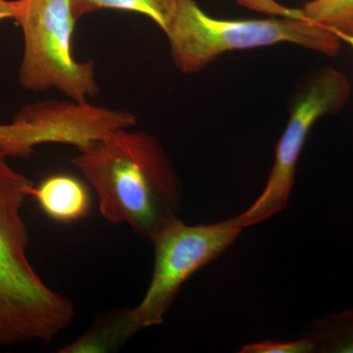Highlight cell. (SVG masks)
Returning a JSON list of instances; mask_svg holds the SVG:
<instances>
[{"label": "cell", "mask_w": 353, "mask_h": 353, "mask_svg": "<svg viewBox=\"0 0 353 353\" xmlns=\"http://www.w3.org/2000/svg\"><path fill=\"white\" fill-rule=\"evenodd\" d=\"M241 353H312L315 345L307 336L296 341H265L246 345Z\"/></svg>", "instance_id": "4fadbf2b"}, {"label": "cell", "mask_w": 353, "mask_h": 353, "mask_svg": "<svg viewBox=\"0 0 353 353\" xmlns=\"http://www.w3.org/2000/svg\"><path fill=\"white\" fill-rule=\"evenodd\" d=\"M72 163L94 190L99 212L110 224H127L152 241L179 218L182 185L152 134L117 130L79 150Z\"/></svg>", "instance_id": "6da1fadb"}, {"label": "cell", "mask_w": 353, "mask_h": 353, "mask_svg": "<svg viewBox=\"0 0 353 353\" xmlns=\"http://www.w3.org/2000/svg\"><path fill=\"white\" fill-rule=\"evenodd\" d=\"M297 17L326 28L336 36L353 37V0H311Z\"/></svg>", "instance_id": "7c38bea8"}, {"label": "cell", "mask_w": 353, "mask_h": 353, "mask_svg": "<svg viewBox=\"0 0 353 353\" xmlns=\"http://www.w3.org/2000/svg\"><path fill=\"white\" fill-rule=\"evenodd\" d=\"M13 136L12 124H0V145L6 143Z\"/></svg>", "instance_id": "9a60e30c"}, {"label": "cell", "mask_w": 353, "mask_h": 353, "mask_svg": "<svg viewBox=\"0 0 353 353\" xmlns=\"http://www.w3.org/2000/svg\"><path fill=\"white\" fill-rule=\"evenodd\" d=\"M347 76L323 68L304 81L290 108V119L277 146L275 161L261 194L236 219L240 227L255 226L282 212L294 185L296 165L311 128L323 116L340 112L350 97Z\"/></svg>", "instance_id": "8992f818"}, {"label": "cell", "mask_w": 353, "mask_h": 353, "mask_svg": "<svg viewBox=\"0 0 353 353\" xmlns=\"http://www.w3.org/2000/svg\"><path fill=\"white\" fill-rule=\"evenodd\" d=\"M24 36L19 82L34 92L57 88L72 101L99 94L94 62L77 61L72 52L76 19L71 0H14Z\"/></svg>", "instance_id": "277c9868"}, {"label": "cell", "mask_w": 353, "mask_h": 353, "mask_svg": "<svg viewBox=\"0 0 353 353\" xmlns=\"http://www.w3.org/2000/svg\"><path fill=\"white\" fill-rule=\"evenodd\" d=\"M50 219L71 224L90 214L92 196L85 183L69 174H53L34 185L32 196Z\"/></svg>", "instance_id": "ba28073f"}, {"label": "cell", "mask_w": 353, "mask_h": 353, "mask_svg": "<svg viewBox=\"0 0 353 353\" xmlns=\"http://www.w3.org/2000/svg\"><path fill=\"white\" fill-rule=\"evenodd\" d=\"M171 57L183 74L197 73L229 51L289 43L334 57L341 39L322 26L297 17L225 20L211 17L194 0H178L164 31Z\"/></svg>", "instance_id": "3957f363"}, {"label": "cell", "mask_w": 353, "mask_h": 353, "mask_svg": "<svg viewBox=\"0 0 353 353\" xmlns=\"http://www.w3.org/2000/svg\"><path fill=\"white\" fill-rule=\"evenodd\" d=\"M176 1L178 0H71V7L76 21L85 14L101 9H115L143 14L154 21L164 32L175 10Z\"/></svg>", "instance_id": "8fae6325"}, {"label": "cell", "mask_w": 353, "mask_h": 353, "mask_svg": "<svg viewBox=\"0 0 353 353\" xmlns=\"http://www.w3.org/2000/svg\"><path fill=\"white\" fill-rule=\"evenodd\" d=\"M14 120L24 125L28 145L63 143L78 150L137 123L134 114L92 105L88 101L38 102L25 106Z\"/></svg>", "instance_id": "52a82bcc"}, {"label": "cell", "mask_w": 353, "mask_h": 353, "mask_svg": "<svg viewBox=\"0 0 353 353\" xmlns=\"http://www.w3.org/2000/svg\"><path fill=\"white\" fill-rule=\"evenodd\" d=\"M305 336L315 352L353 353V308L316 319Z\"/></svg>", "instance_id": "30bf717a"}, {"label": "cell", "mask_w": 353, "mask_h": 353, "mask_svg": "<svg viewBox=\"0 0 353 353\" xmlns=\"http://www.w3.org/2000/svg\"><path fill=\"white\" fill-rule=\"evenodd\" d=\"M241 231L236 217L199 225L176 218L162 229L152 241L154 267L150 284L141 303L130 309L138 332L161 325L185 283L229 250Z\"/></svg>", "instance_id": "5b68a950"}, {"label": "cell", "mask_w": 353, "mask_h": 353, "mask_svg": "<svg viewBox=\"0 0 353 353\" xmlns=\"http://www.w3.org/2000/svg\"><path fill=\"white\" fill-rule=\"evenodd\" d=\"M9 157L0 145V347L50 343L71 324L75 307L43 282L30 261L22 210L34 185Z\"/></svg>", "instance_id": "7a4b0ae2"}, {"label": "cell", "mask_w": 353, "mask_h": 353, "mask_svg": "<svg viewBox=\"0 0 353 353\" xmlns=\"http://www.w3.org/2000/svg\"><path fill=\"white\" fill-rule=\"evenodd\" d=\"M339 38L341 39V41H345V43L350 44L353 48V37L341 36Z\"/></svg>", "instance_id": "2e32d148"}, {"label": "cell", "mask_w": 353, "mask_h": 353, "mask_svg": "<svg viewBox=\"0 0 353 353\" xmlns=\"http://www.w3.org/2000/svg\"><path fill=\"white\" fill-rule=\"evenodd\" d=\"M138 333L129 309L101 320L87 333L65 345L60 353L110 352L117 350Z\"/></svg>", "instance_id": "9c48e42d"}, {"label": "cell", "mask_w": 353, "mask_h": 353, "mask_svg": "<svg viewBox=\"0 0 353 353\" xmlns=\"http://www.w3.org/2000/svg\"><path fill=\"white\" fill-rule=\"evenodd\" d=\"M15 17L14 0H0V21L13 19Z\"/></svg>", "instance_id": "5bb4252c"}]
</instances>
